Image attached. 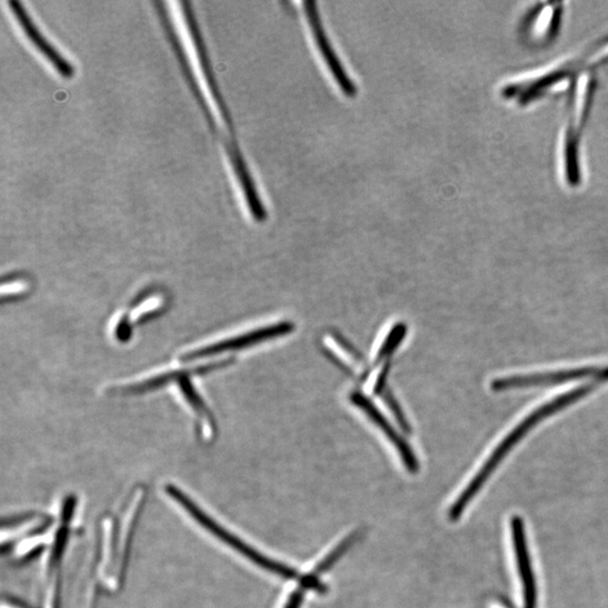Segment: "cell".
Listing matches in <instances>:
<instances>
[{"label": "cell", "mask_w": 608, "mask_h": 608, "mask_svg": "<svg viewBox=\"0 0 608 608\" xmlns=\"http://www.w3.org/2000/svg\"><path fill=\"white\" fill-rule=\"evenodd\" d=\"M180 5L186 29H188L190 40H192L194 50L197 53L199 66H201L203 77L206 79L208 91L211 93L212 99L215 100L217 110H219L222 122L225 124L226 137H228L230 144V151L226 156L229 158L230 165H232L234 174L236 176L239 188L242 189L252 219L256 222H264L269 216L268 208H266L263 198L260 197L254 177H252L250 167L247 165L246 158L243 156L241 144L238 141L236 124H234L233 114L230 112L224 93H222L220 84L217 82L201 28H199L197 15L193 11L192 3L189 0H181Z\"/></svg>", "instance_id": "cell-1"}, {"label": "cell", "mask_w": 608, "mask_h": 608, "mask_svg": "<svg viewBox=\"0 0 608 608\" xmlns=\"http://www.w3.org/2000/svg\"><path fill=\"white\" fill-rule=\"evenodd\" d=\"M598 384L599 383H595L581 385V387L571 390V392L562 393L560 396L552 399V401L545 402L544 405L536 408L534 411H532L530 415H527L525 419H524L521 423H519L516 427H515L512 432L498 444V446L495 448L494 452L491 453L489 458H488L485 464L482 465L480 471L474 476L472 481L469 483L463 494H461L459 498L455 500V503L453 504L450 512H448V518H450L451 521L455 522L463 516L464 509L471 503V500L476 497L478 492L482 489L485 483L489 480V478L492 476V473L496 471L497 468L503 463L506 456H507L509 453L527 436L531 430H533L536 426L543 423V421L550 419V417H552L558 414V412L565 410L567 408L587 398L590 393H593L595 390L597 389Z\"/></svg>", "instance_id": "cell-2"}, {"label": "cell", "mask_w": 608, "mask_h": 608, "mask_svg": "<svg viewBox=\"0 0 608 608\" xmlns=\"http://www.w3.org/2000/svg\"><path fill=\"white\" fill-rule=\"evenodd\" d=\"M586 379H593L599 384L608 383V366H581L497 377L491 381L490 390L492 392L501 393L513 390L553 387Z\"/></svg>", "instance_id": "cell-3"}, {"label": "cell", "mask_w": 608, "mask_h": 608, "mask_svg": "<svg viewBox=\"0 0 608 608\" xmlns=\"http://www.w3.org/2000/svg\"><path fill=\"white\" fill-rule=\"evenodd\" d=\"M302 5H304L305 20L308 22L313 41L316 43L318 51L325 61L328 70L334 77L337 85L346 96H357L358 93L357 84H355L353 78H350L335 48H332L330 40L328 38L325 28H323L321 14H319L318 4L308 0V2L302 3Z\"/></svg>", "instance_id": "cell-4"}, {"label": "cell", "mask_w": 608, "mask_h": 608, "mask_svg": "<svg viewBox=\"0 0 608 608\" xmlns=\"http://www.w3.org/2000/svg\"><path fill=\"white\" fill-rule=\"evenodd\" d=\"M7 5L10 7L17 24L21 26L22 32L33 44V47L41 53L43 57H46L48 64L57 71V74L65 79L73 78L75 74V66L44 37L41 30L34 23L32 16L25 10L23 4L16 2V0H10Z\"/></svg>", "instance_id": "cell-5"}, {"label": "cell", "mask_w": 608, "mask_h": 608, "mask_svg": "<svg viewBox=\"0 0 608 608\" xmlns=\"http://www.w3.org/2000/svg\"><path fill=\"white\" fill-rule=\"evenodd\" d=\"M510 532L516 557L519 579L522 583L524 608H538V588L532 567L530 552H528L525 525L523 519L515 516L510 519Z\"/></svg>", "instance_id": "cell-6"}, {"label": "cell", "mask_w": 608, "mask_h": 608, "mask_svg": "<svg viewBox=\"0 0 608 608\" xmlns=\"http://www.w3.org/2000/svg\"><path fill=\"white\" fill-rule=\"evenodd\" d=\"M293 330H295V325L286 322L260 328V330L248 332V334L234 337V339L194 350V352L185 355L184 359L185 361H194V359L212 357V355L230 352V350L251 348V346L263 343V341L291 334Z\"/></svg>", "instance_id": "cell-7"}, {"label": "cell", "mask_w": 608, "mask_h": 608, "mask_svg": "<svg viewBox=\"0 0 608 608\" xmlns=\"http://www.w3.org/2000/svg\"><path fill=\"white\" fill-rule=\"evenodd\" d=\"M350 401H352L354 405L359 408V410L366 412L368 419H370L377 427L383 430L385 436H387L392 445L397 448L402 463L405 465L408 471L410 473L419 472V460H417V456L414 451H412L411 446L407 443L406 439L393 428V426L389 423L383 412L377 410L374 403H373L370 399L366 398V396H364L363 393L359 392H354L352 396H350Z\"/></svg>", "instance_id": "cell-8"}, {"label": "cell", "mask_w": 608, "mask_h": 608, "mask_svg": "<svg viewBox=\"0 0 608 608\" xmlns=\"http://www.w3.org/2000/svg\"><path fill=\"white\" fill-rule=\"evenodd\" d=\"M185 506L192 510L194 513L193 515H195L199 521L204 522L203 524H206L207 527L210 528L213 533L219 536L224 542L230 545V547L236 550V551L241 552L247 559H250L251 561L256 563L257 566H260V568H263V569L272 572V574L279 576L284 579H296L297 576H299L297 571L293 569V568L283 565V563L270 560V559L264 557L263 554H260V552H257L256 550L251 548L250 545L243 543L242 541L237 539L236 536L222 530L221 527L216 525L210 519H207V518L203 517L201 513H198V510H194L192 506H189L188 503H186Z\"/></svg>", "instance_id": "cell-9"}, {"label": "cell", "mask_w": 608, "mask_h": 608, "mask_svg": "<svg viewBox=\"0 0 608 608\" xmlns=\"http://www.w3.org/2000/svg\"><path fill=\"white\" fill-rule=\"evenodd\" d=\"M561 8L559 4H549L528 17L526 32L536 40H548L558 30ZM531 37V38H532Z\"/></svg>", "instance_id": "cell-10"}, {"label": "cell", "mask_w": 608, "mask_h": 608, "mask_svg": "<svg viewBox=\"0 0 608 608\" xmlns=\"http://www.w3.org/2000/svg\"><path fill=\"white\" fill-rule=\"evenodd\" d=\"M361 538V533L357 532L352 535H349L348 538H346L343 542H341L339 547H337L334 551H331L328 556L323 559V560L319 563L312 574L314 577L319 578V576L326 574L327 571L330 570V568L334 567L335 563L339 560L341 557L344 556L346 552L348 551L350 548L353 547L355 543Z\"/></svg>", "instance_id": "cell-11"}, {"label": "cell", "mask_w": 608, "mask_h": 608, "mask_svg": "<svg viewBox=\"0 0 608 608\" xmlns=\"http://www.w3.org/2000/svg\"><path fill=\"white\" fill-rule=\"evenodd\" d=\"M407 328L401 323V325L394 327L393 330L390 332L387 339H385L383 348H381L377 359H383L393 353L399 344L401 343L403 337H405Z\"/></svg>", "instance_id": "cell-12"}, {"label": "cell", "mask_w": 608, "mask_h": 608, "mask_svg": "<svg viewBox=\"0 0 608 608\" xmlns=\"http://www.w3.org/2000/svg\"><path fill=\"white\" fill-rule=\"evenodd\" d=\"M304 592L305 589L301 587L300 589H296L295 592H293L284 608H301L304 599Z\"/></svg>", "instance_id": "cell-13"}]
</instances>
